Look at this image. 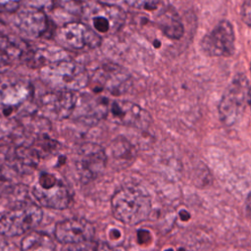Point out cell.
<instances>
[{
	"instance_id": "obj_22",
	"label": "cell",
	"mask_w": 251,
	"mask_h": 251,
	"mask_svg": "<svg viewBox=\"0 0 251 251\" xmlns=\"http://www.w3.org/2000/svg\"><path fill=\"white\" fill-rule=\"evenodd\" d=\"M21 0H0V11L13 12L18 9Z\"/></svg>"
},
{
	"instance_id": "obj_19",
	"label": "cell",
	"mask_w": 251,
	"mask_h": 251,
	"mask_svg": "<svg viewBox=\"0 0 251 251\" xmlns=\"http://www.w3.org/2000/svg\"><path fill=\"white\" fill-rule=\"evenodd\" d=\"M15 157L25 167H35L39 160V153L33 148L21 146L16 148Z\"/></svg>"
},
{
	"instance_id": "obj_13",
	"label": "cell",
	"mask_w": 251,
	"mask_h": 251,
	"mask_svg": "<svg viewBox=\"0 0 251 251\" xmlns=\"http://www.w3.org/2000/svg\"><path fill=\"white\" fill-rule=\"evenodd\" d=\"M17 25L25 34L30 37L49 36L51 24L47 16L36 8H27L21 11Z\"/></svg>"
},
{
	"instance_id": "obj_14",
	"label": "cell",
	"mask_w": 251,
	"mask_h": 251,
	"mask_svg": "<svg viewBox=\"0 0 251 251\" xmlns=\"http://www.w3.org/2000/svg\"><path fill=\"white\" fill-rule=\"evenodd\" d=\"M129 87V75L121 68H105L97 74L95 90L106 89L112 94H122Z\"/></svg>"
},
{
	"instance_id": "obj_24",
	"label": "cell",
	"mask_w": 251,
	"mask_h": 251,
	"mask_svg": "<svg viewBox=\"0 0 251 251\" xmlns=\"http://www.w3.org/2000/svg\"><path fill=\"white\" fill-rule=\"evenodd\" d=\"M246 211H247L248 215L251 217V192H250L249 195L247 196V200H246Z\"/></svg>"
},
{
	"instance_id": "obj_7",
	"label": "cell",
	"mask_w": 251,
	"mask_h": 251,
	"mask_svg": "<svg viewBox=\"0 0 251 251\" xmlns=\"http://www.w3.org/2000/svg\"><path fill=\"white\" fill-rule=\"evenodd\" d=\"M235 35L228 21H221L200 42V48L208 56H230L234 52Z\"/></svg>"
},
{
	"instance_id": "obj_25",
	"label": "cell",
	"mask_w": 251,
	"mask_h": 251,
	"mask_svg": "<svg viewBox=\"0 0 251 251\" xmlns=\"http://www.w3.org/2000/svg\"><path fill=\"white\" fill-rule=\"evenodd\" d=\"M248 105L250 106V109H251V86H250V89H249V96H248Z\"/></svg>"
},
{
	"instance_id": "obj_10",
	"label": "cell",
	"mask_w": 251,
	"mask_h": 251,
	"mask_svg": "<svg viewBox=\"0 0 251 251\" xmlns=\"http://www.w3.org/2000/svg\"><path fill=\"white\" fill-rule=\"evenodd\" d=\"M88 19L96 33L112 34L123 26L126 14L118 6L98 4L91 9Z\"/></svg>"
},
{
	"instance_id": "obj_17",
	"label": "cell",
	"mask_w": 251,
	"mask_h": 251,
	"mask_svg": "<svg viewBox=\"0 0 251 251\" xmlns=\"http://www.w3.org/2000/svg\"><path fill=\"white\" fill-rule=\"evenodd\" d=\"M29 94V87L25 84L10 85L3 89L1 97L3 103L12 108V106L22 103Z\"/></svg>"
},
{
	"instance_id": "obj_9",
	"label": "cell",
	"mask_w": 251,
	"mask_h": 251,
	"mask_svg": "<svg viewBox=\"0 0 251 251\" xmlns=\"http://www.w3.org/2000/svg\"><path fill=\"white\" fill-rule=\"evenodd\" d=\"M58 42L67 48H94L100 44V36L88 25L81 23H69L57 31Z\"/></svg>"
},
{
	"instance_id": "obj_23",
	"label": "cell",
	"mask_w": 251,
	"mask_h": 251,
	"mask_svg": "<svg viewBox=\"0 0 251 251\" xmlns=\"http://www.w3.org/2000/svg\"><path fill=\"white\" fill-rule=\"evenodd\" d=\"M137 236L140 244H146L147 241L151 240V235L147 230H139Z\"/></svg>"
},
{
	"instance_id": "obj_6",
	"label": "cell",
	"mask_w": 251,
	"mask_h": 251,
	"mask_svg": "<svg viewBox=\"0 0 251 251\" xmlns=\"http://www.w3.org/2000/svg\"><path fill=\"white\" fill-rule=\"evenodd\" d=\"M106 161V153L100 145L82 144L77 150L75 162L80 180L87 183L96 178L104 171Z\"/></svg>"
},
{
	"instance_id": "obj_3",
	"label": "cell",
	"mask_w": 251,
	"mask_h": 251,
	"mask_svg": "<svg viewBox=\"0 0 251 251\" xmlns=\"http://www.w3.org/2000/svg\"><path fill=\"white\" fill-rule=\"evenodd\" d=\"M249 81L242 74L236 75L225 90L219 104V115L226 126L236 124L243 115L249 96Z\"/></svg>"
},
{
	"instance_id": "obj_21",
	"label": "cell",
	"mask_w": 251,
	"mask_h": 251,
	"mask_svg": "<svg viewBox=\"0 0 251 251\" xmlns=\"http://www.w3.org/2000/svg\"><path fill=\"white\" fill-rule=\"evenodd\" d=\"M241 17L243 22L251 27V0H246L242 5Z\"/></svg>"
},
{
	"instance_id": "obj_28",
	"label": "cell",
	"mask_w": 251,
	"mask_h": 251,
	"mask_svg": "<svg viewBox=\"0 0 251 251\" xmlns=\"http://www.w3.org/2000/svg\"><path fill=\"white\" fill-rule=\"evenodd\" d=\"M166 251H173L172 249H169V250H166Z\"/></svg>"
},
{
	"instance_id": "obj_16",
	"label": "cell",
	"mask_w": 251,
	"mask_h": 251,
	"mask_svg": "<svg viewBox=\"0 0 251 251\" xmlns=\"http://www.w3.org/2000/svg\"><path fill=\"white\" fill-rule=\"evenodd\" d=\"M21 248L22 251H55V244L47 234L32 231L24 237Z\"/></svg>"
},
{
	"instance_id": "obj_5",
	"label": "cell",
	"mask_w": 251,
	"mask_h": 251,
	"mask_svg": "<svg viewBox=\"0 0 251 251\" xmlns=\"http://www.w3.org/2000/svg\"><path fill=\"white\" fill-rule=\"evenodd\" d=\"M32 193L40 205L47 208L65 209L71 202V194L66 184L48 173L40 174Z\"/></svg>"
},
{
	"instance_id": "obj_11",
	"label": "cell",
	"mask_w": 251,
	"mask_h": 251,
	"mask_svg": "<svg viewBox=\"0 0 251 251\" xmlns=\"http://www.w3.org/2000/svg\"><path fill=\"white\" fill-rule=\"evenodd\" d=\"M55 237L66 244H79L92 240L94 227L82 218H74L59 222L55 226Z\"/></svg>"
},
{
	"instance_id": "obj_27",
	"label": "cell",
	"mask_w": 251,
	"mask_h": 251,
	"mask_svg": "<svg viewBox=\"0 0 251 251\" xmlns=\"http://www.w3.org/2000/svg\"><path fill=\"white\" fill-rule=\"evenodd\" d=\"M4 250V247L2 246V244H1V242H0V251H3Z\"/></svg>"
},
{
	"instance_id": "obj_18",
	"label": "cell",
	"mask_w": 251,
	"mask_h": 251,
	"mask_svg": "<svg viewBox=\"0 0 251 251\" xmlns=\"http://www.w3.org/2000/svg\"><path fill=\"white\" fill-rule=\"evenodd\" d=\"M112 155L116 160L126 163V166H127L134 160L135 150L126 139L120 137L116 139L112 145Z\"/></svg>"
},
{
	"instance_id": "obj_4",
	"label": "cell",
	"mask_w": 251,
	"mask_h": 251,
	"mask_svg": "<svg viewBox=\"0 0 251 251\" xmlns=\"http://www.w3.org/2000/svg\"><path fill=\"white\" fill-rule=\"evenodd\" d=\"M42 219V210L34 203L25 202L5 213L0 219V234L21 235L35 227Z\"/></svg>"
},
{
	"instance_id": "obj_26",
	"label": "cell",
	"mask_w": 251,
	"mask_h": 251,
	"mask_svg": "<svg viewBox=\"0 0 251 251\" xmlns=\"http://www.w3.org/2000/svg\"><path fill=\"white\" fill-rule=\"evenodd\" d=\"M4 182V176L2 175L1 171H0V184H2Z\"/></svg>"
},
{
	"instance_id": "obj_15",
	"label": "cell",
	"mask_w": 251,
	"mask_h": 251,
	"mask_svg": "<svg viewBox=\"0 0 251 251\" xmlns=\"http://www.w3.org/2000/svg\"><path fill=\"white\" fill-rule=\"evenodd\" d=\"M157 24L164 35L171 39H179L183 35V25L173 8H167L157 18Z\"/></svg>"
},
{
	"instance_id": "obj_12",
	"label": "cell",
	"mask_w": 251,
	"mask_h": 251,
	"mask_svg": "<svg viewBox=\"0 0 251 251\" xmlns=\"http://www.w3.org/2000/svg\"><path fill=\"white\" fill-rule=\"evenodd\" d=\"M76 104V96L73 91L57 90L42 97L41 107L44 113L58 120L69 117Z\"/></svg>"
},
{
	"instance_id": "obj_2",
	"label": "cell",
	"mask_w": 251,
	"mask_h": 251,
	"mask_svg": "<svg viewBox=\"0 0 251 251\" xmlns=\"http://www.w3.org/2000/svg\"><path fill=\"white\" fill-rule=\"evenodd\" d=\"M42 79L57 90L75 91L85 87L89 81L84 67L76 62L63 61L45 67Z\"/></svg>"
},
{
	"instance_id": "obj_8",
	"label": "cell",
	"mask_w": 251,
	"mask_h": 251,
	"mask_svg": "<svg viewBox=\"0 0 251 251\" xmlns=\"http://www.w3.org/2000/svg\"><path fill=\"white\" fill-rule=\"evenodd\" d=\"M108 114L115 123L138 129H146L152 122L147 111L139 105L126 100L112 101L109 104Z\"/></svg>"
},
{
	"instance_id": "obj_1",
	"label": "cell",
	"mask_w": 251,
	"mask_h": 251,
	"mask_svg": "<svg viewBox=\"0 0 251 251\" xmlns=\"http://www.w3.org/2000/svg\"><path fill=\"white\" fill-rule=\"evenodd\" d=\"M111 206L117 220L133 226L147 219L151 211V200L140 188L126 185L113 195Z\"/></svg>"
},
{
	"instance_id": "obj_20",
	"label": "cell",
	"mask_w": 251,
	"mask_h": 251,
	"mask_svg": "<svg viewBox=\"0 0 251 251\" xmlns=\"http://www.w3.org/2000/svg\"><path fill=\"white\" fill-rule=\"evenodd\" d=\"M126 4L136 9L154 10L159 5L160 0H126Z\"/></svg>"
}]
</instances>
